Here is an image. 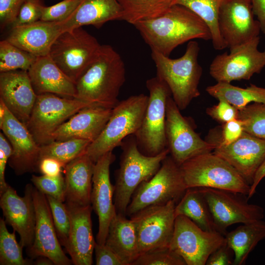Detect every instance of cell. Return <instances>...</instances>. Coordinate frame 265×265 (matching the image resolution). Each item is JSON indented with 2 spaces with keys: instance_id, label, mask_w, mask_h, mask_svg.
<instances>
[{
  "instance_id": "cell-1",
  "label": "cell",
  "mask_w": 265,
  "mask_h": 265,
  "mask_svg": "<svg viewBox=\"0 0 265 265\" xmlns=\"http://www.w3.org/2000/svg\"><path fill=\"white\" fill-rule=\"evenodd\" d=\"M151 50L169 56L178 46L195 39L211 40L207 24L187 8L173 4L161 15L133 25Z\"/></svg>"
},
{
  "instance_id": "cell-2",
  "label": "cell",
  "mask_w": 265,
  "mask_h": 265,
  "mask_svg": "<svg viewBox=\"0 0 265 265\" xmlns=\"http://www.w3.org/2000/svg\"><path fill=\"white\" fill-rule=\"evenodd\" d=\"M126 80L124 62L110 45H102L76 82V98L94 105L113 108Z\"/></svg>"
},
{
  "instance_id": "cell-3",
  "label": "cell",
  "mask_w": 265,
  "mask_h": 265,
  "mask_svg": "<svg viewBox=\"0 0 265 265\" xmlns=\"http://www.w3.org/2000/svg\"><path fill=\"white\" fill-rule=\"evenodd\" d=\"M151 51L157 76L167 85L179 108L185 109L200 95L198 85L202 68L198 61L200 51L198 43L192 40L189 41L184 55L176 59Z\"/></svg>"
},
{
  "instance_id": "cell-4",
  "label": "cell",
  "mask_w": 265,
  "mask_h": 265,
  "mask_svg": "<svg viewBox=\"0 0 265 265\" xmlns=\"http://www.w3.org/2000/svg\"><path fill=\"white\" fill-rule=\"evenodd\" d=\"M120 146L122 153L115 173L114 204L117 213L126 215L133 193L141 183L157 172L169 150L167 148L156 156L145 155L138 149L133 134L125 138Z\"/></svg>"
},
{
  "instance_id": "cell-5",
  "label": "cell",
  "mask_w": 265,
  "mask_h": 265,
  "mask_svg": "<svg viewBox=\"0 0 265 265\" xmlns=\"http://www.w3.org/2000/svg\"><path fill=\"white\" fill-rule=\"evenodd\" d=\"M180 167L187 188H212L247 196L249 193L250 185L244 178L226 160L213 152L193 157Z\"/></svg>"
},
{
  "instance_id": "cell-6",
  "label": "cell",
  "mask_w": 265,
  "mask_h": 265,
  "mask_svg": "<svg viewBox=\"0 0 265 265\" xmlns=\"http://www.w3.org/2000/svg\"><path fill=\"white\" fill-rule=\"evenodd\" d=\"M148 96L140 94L119 101L98 137L87 148L86 154L95 163L102 156L119 146L123 140L134 134L141 124Z\"/></svg>"
},
{
  "instance_id": "cell-7",
  "label": "cell",
  "mask_w": 265,
  "mask_h": 265,
  "mask_svg": "<svg viewBox=\"0 0 265 265\" xmlns=\"http://www.w3.org/2000/svg\"><path fill=\"white\" fill-rule=\"evenodd\" d=\"M146 84L149 92L148 104L140 126L133 135L140 151L155 156L167 148L166 108L172 95L167 85L157 76L148 80Z\"/></svg>"
},
{
  "instance_id": "cell-8",
  "label": "cell",
  "mask_w": 265,
  "mask_h": 265,
  "mask_svg": "<svg viewBox=\"0 0 265 265\" xmlns=\"http://www.w3.org/2000/svg\"><path fill=\"white\" fill-rule=\"evenodd\" d=\"M186 189L180 165L168 155L157 172L137 187L127 207L126 215L130 217L146 207L164 205L171 201L177 203Z\"/></svg>"
},
{
  "instance_id": "cell-9",
  "label": "cell",
  "mask_w": 265,
  "mask_h": 265,
  "mask_svg": "<svg viewBox=\"0 0 265 265\" xmlns=\"http://www.w3.org/2000/svg\"><path fill=\"white\" fill-rule=\"evenodd\" d=\"M77 98L61 97L51 93L37 95L26 125L41 146L53 141V133L81 109L94 106Z\"/></svg>"
},
{
  "instance_id": "cell-10",
  "label": "cell",
  "mask_w": 265,
  "mask_h": 265,
  "mask_svg": "<svg viewBox=\"0 0 265 265\" xmlns=\"http://www.w3.org/2000/svg\"><path fill=\"white\" fill-rule=\"evenodd\" d=\"M101 45L82 27L61 32L52 44L49 55L75 83L91 63Z\"/></svg>"
},
{
  "instance_id": "cell-11",
  "label": "cell",
  "mask_w": 265,
  "mask_h": 265,
  "mask_svg": "<svg viewBox=\"0 0 265 265\" xmlns=\"http://www.w3.org/2000/svg\"><path fill=\"white\" fill-rule=\"evenodd\" d=\"M225 243L223 234L204 230L188 217L179 215L176 216L169 248L186 265H205L211 254Z\"/></svg>"
},
{
  "instance_id": "cell-12",
  "label": "cell",
  "mask_w": 265,
  "mask_h": 265,
  "mask_svg": "<svg viewBox=\"0 0 265 265\" xmlns=\"http://www.w3.org/2000/svg\"><path fill=\"white\" fill-rule=\"evenodd\" d=\"M180 110L170 96L166 108L167 147L171 157L179 165L196 156L212 152L215 147L212 142L201 138Z\"/></svg>"
},
{
  "instance_id": "cell-13",
  "label": "cell",
  "mask_w": 265,
  "mask_h": 265,
  "mask_svg": "<svg viewBox=\"0 0 265 265\" xmlns=\"http://www.w3.org/2000/svg\"><path fill=\"white\" fill-rule=\"evenodd\" d=\"M176 204L171 201L164 205L149 206L130 217L136 229L139 255L169 247L174 232Z\"/></svg>"
},
{
  "instance_id": "cell-14",
  "label": "cell",
  "mask_w": 265,
  "mask_h": 265,
  "mask_svg": "<svg viewBox=\"0 0 265 265\" xmlns=\"http://www.w3.org/2000/svg\"><path fill=\"white\" fill-rule=\"evenodd\" d=\"M260 36L243 45L216 55L210 66V74L217 82L231 83L249 80L265 67V49L258 50Z\"/></svg>"
},
{
  "instance_id": "cell-15",
  "label": "cell",
  "mask_w": 265,
  "mask_h": 265,
  "mask_svg": "<svg viewBox=\"0 0 265 265\" xmlns=\"http://www.w3.org/2000/svg\"><path fill=\"white\" fill-rule=\"evenodd\" d=\"M204 197L218 231L225 235L226 228L237 223L263 219L264 209L249 204L240 193L212 188H199Z\"/></svg>"
},
{
  "instance_id": "cell-16",
  "label": "cell",
  "mask_w": 265,
  "mask_h": 265,
  "mask_svg": "<svg viewBox=\"0 0 265 265\" xmlns=\"http://www.w3.org/2000/svg\"><path fill=\"white\" fill-rule=\"evenodd\" d=\"M220 33L230 51L259 36L260 25L254 19L251 0H229L218 16Z\"/></svg>"
},
{
  "instance_id": "cell-17",
  "label": "cell",
  "mask_w": 265,
  "mask_h": 265,
  "mask_svg": "<svg viewBox=\"0 0 265 265\" xmlns=\"http://www.w3.org/2000/svg\"><path fill=\"white\" fill-rule=\"evenodd\" d=\"M33 199L36 212L34 238L32 246L26 249L30 259L45 256L55 265L73 264L65 254L57 237L52 212L46 195L33 186Z\"/></svg>"
},
{
  "instance_id": "cell-18",
  "label": "cell",
  "mask_w": 265,
  "mask_h": 265,
  "mask_svg": "<svg viewBox=\"0 0 265 265\" xmlns=\"http://www.w3.org/2000/svg\"><path fill=\"white\" fill-rule=\"evenodd\" d=\"M0 128L12 148L8 164L17 175L37 172L39 146L26 125L16 118L6 106Z\"/></svg>"
},
{
  "instance_id": "cell-19",
  "label": "cell",
  "mask_w": 265,
  "mask_h": 265,
  "mask_svg": "<svg viewBox=\"0 0 265 265\" xmlns=\"http://www.w3.org/2000/svg\"><path fill=\"white\" fill-rule=\"evenodd\" d=\"M33 186L26 185L24 195L19 196L10 186L0 195V207L6 224L11 226L20 238L23 248L32 245L36 224V212L33 199Z\"/></svg>"
},
{
  "instance_id": "cell-20",
  "label": "cell",
  "mask_w": 265,
  "mask_h": 265,
  "mask_svg": "<svg viewBox=\"0 0 265 265\" xmlns=\"http://www.w3.org/2000/svg\"><path fill=\"white\" fill-rule=\"evenodd\" d=\"M115 159L112 151L106 153L95 163L92 177L91 205L99 219L96 242L105 244L111 219L116 213L113 202L114 186L110 180L109 168Z\"/></svg>"
},
{
  "instance_id": "cell-21",
  "label": "cell",
  "mask_w": 265,
  "mask_h": 265,
  "mask_svg": "<svg viewBox=\"0 0 265 265\" xmlns=\"http://www.w3.org/2000/svg\"><path fill=\"white\" fill-rule=\"evenodd\" d=\"M212 142V152L229 163L250 185L265 161V139L244 132L235 142L227 145Z\"/></svg>"
},
{
  "instance_id": "cell-22",
  "label": "cell",
  "mask_w": 265,
  "mask_h": 265,
  "mask_svg": "<svg viewBox=\"0 0 265 265\" xmlns=\"http://www.w3.org/2000/svg\"><path fill=\"white\" fill-rule=\"evenodd\" d=\"M37 96L27 71L0 73V100L25 125L29 120Z\"/></svg>"
},
{
  "instance_id": "cell-23",
  "label": "cell",
  "mask_w": 265,
  "mask_h": 265,
  "mask_svg": "<svg viewBox=\"0 0 265 265\" xmlns=\"http://www.w3.org/2000/svg\"><path fill=\"white\" fill-rule=\"evenodd\" d=\"M66 204V203H65ZM70 217V230L65 247L73 264L91 265L96 242L94 238L91 217V205L85 206L66 204Z\"/></svg>"
},
{
  "instance_id": "cell-24",
  "label": "cell",
  "mask_w": 265,
  "mask_h": 265,
  "mask_svg": "<svg viewBox=\"0 0 265 265\" xmlns=\"http://www.w3.org/2000/svg\"><path fill=\"white\" fill-rule=\"evenodd\" d=\"M112 111V108L97 105L81 109L53 133V141L78 138L93 142L102 132Z\"/></svg>"
},
{
  "instance_id": "cell-25",
  "label": "cell",
  "mask_w": 265,
  "mask_h": 265,
  "mask_svg": "<svg viewBox=\"0 0 265 265\" xmlns=\"http://www.w3.org/2000/svg\"><path fill=\"white\" fill-rule=\"evenodd\" d=\"M27 72L37 95L51 93L76 98V83L60 69L49 54L37 57Z\"/></svg>"
},
{
  "instance_id": "cell-26",
  "label": "cell",
  "mask_w": 265,
  "mask_h": 265,
  "mask_svg": "<svg viewBox=\"0 0 265 265\" xmlns=\"http://www.w3.org/2000/svg\"><path fill=\"white\" fill-rule=\"evenodd\" d=\"M63 31L61 22L39 20L13 26L6 40L36 57L49 54L51 47Z\"/></svg>"
},
{
  "instance_id": "cell-27",
  "label": "cell",
  "mask_w": 265,
  "mask_h": 265,
  "mask_svg": "<svg viewBox=\"0 0 265 265\" xmlns=\"http://www.w3.org/2000/svg\"><path fill=\"white\" fill-rule=\"evenodd\" d=\"M94 164L84 153L65 165L63 172L66 204L79 206L91 205Z\"/></svg>"
},
{
  "instance_id": "cell-28",
  "label": "cell",
  "mask_w": 265,
  "mask_h": 265,
  "mask_svg": "<svg viewBox=\"0 0 265 265\" xmlns=\"http://www.w3.org/2000/svg\"><path fill=\"white\" fill-rule=\"evenodd\" d=\"M122 19L117 0H82L72 14L60 22L64 31L88 25L100 27L108 21Z\"/></svg>"
},
{
  "instance_id": "cell-29",
  "label": "cell",
  "mask_w": 265,
  "mask_h": 265,
  "mask_svg": "<svg viewBox=\"0 0 265 265\" xmlns=\"http://www.w3.org/2000/svg\"><path fill=\"white\" fill-rule=\"evenodd\" d=\"M116 213L109 223L105 245L120 259L123 265H132L139 256L137 235L132 221Z\"/></svg>"
},
{
  "instance_id": "cell-30",
  "label": "cell",
  "mask_w": 265,
  "mask_h": 265,
  "mask_svg": "<svg viewBox=\"0 0 265 265\" xmlns=\"http://www.w3.org/2000/svg\"><path fill=\"white\" fill-rule=\"evenodd\" d=\"M226 243L234 254L233 265L245 264L249 254L265 238V221L244 223L225 235Z\"/></svg>"
},
{
  "instance_id": "cell-31",
  "label": "cell",
  "mask_w": 265,
  "mask_h": 265,
  "mask_svg": "<svg viewBox=\"0 0 265 265\" xmlns=\"http://www.w3.org/2000/svg\"><path fill=\"white\" fill-rule=\"evenodd\" d=\"M175 214L176 216L182 215L188 217L204 230L219 232L199 188H187L176 204Z\"/></svg>"
},
{
  "instance_id": "cell-32",
  "label": "cell",
  "mask_w": 265,
  "mask_h": 265,
  "mask_svg": "<svg viewBox=\"0 0 265 265\" xmlns=\"http://www.w3.org/2000/svg\"><path fill=\"white\" fill-rule=\"evenodd\" d=\"M206 90L211 96L224 100L240 110L250 103H265V88L253 84L246 88L234 86L231 83L217 82L208 86Z\"/></svg>"
},
{
  "instance_id": "cell-33",
  "label": "cell",
  "mask_w": 265,
  "mask_h": 265,
  "mask_svg": "<svg viewBox=\"0 0 265 265\" xmlns=\"http://www.w3.org/2000/svg\"><path fill=\"white\" fill-rule=\"evenodd\" d=\"M229 0H174L173 4L184 6L200 17L208 26L214 49L222 50L227 48L220 33L218 16L221 7Z\"/></svg>"
},
{
  "instance_id": "cell-34",
  "label": "cell",
  "mask_w": 265,
  "mask_h": 265,
  "mask_svg": "<svg viewBox=\"0 0 265 265\" xmlns=\"http://www.w3.org/2000/svg\"><path fill=\"white\" fill-rule=\"evenodd\" d=\"M123 11V20L135 25L157 17L173 5L174 0H117Z\"/></svg>"
},
{
  "instance_id": "cell-35",
  "label": "cell",
  "mask_w": 265,
  "mask_h": 265,
  "mask_svg": "<svg viewBox=\"0 0 265 265\" xmlns=\"http://www.w3.org/2000/svg\"><path fill=\"white\" fill-rule=\"evenodd\" d=\"M91 143L88 140L78 138L53 141L40 146V159L45 157L52 158L66 165L84 154Z\"/></svg>"
},
{
  "instance_id": "cell-36",
  "label": "cell",
  "mask_w": 265,
  "mask_h": 265,
  "mask_svg": "<svg viewBox=\"0 0 265 265\" xmlns=\"http://www.w3.org/2000/svg\"><path fill=\"white\" fill-rule=\"evenodd\" d=\"M36 58L6 39L0 42V73L18 70L27 71Z\"/></svg>"
},
{
  "instance_id": "cell-37",
  "label": "cell",
  "mask_w": 265,
  "mask_h": 265,
  "mask_svg": "<svg viewBox=\"0 0 265 265\" xmlns=\"http://www.w3.org/2000/svg\"><path fill=\"white\" fill-rule=\"evenodd\" d=\"M4 218H0V265H29L33 264L31 259H25L23 247L17 241L15 232L10 233Z\"/></svg>"
},
{
  "instance_id": "cell-38",
  "label": "cell",
  "mask_w": 265,
  "mask_h": 265,
  "mask_svg": "<svg viewBox=\"0 0 265 265\" xmlns=\"http://www.w3.org/2000/svg\"><path fill=\"white\" fill-rule=\"evenodd\" d=\"M244 132L265 139V103H254L238 110Z\"/></svg>"
},
{
  "instance_id": "cell-39",
  "label": "cell",
  "mask_w": 265,
  "mask_h": 265,
  "mask_svg": "<svg viewBox=\"0 0 265 265\" xmlns=\"http://www.w3.org/2000/svg\"><path fill=\"white\" fill-rule=\"evenodd\" d=\"M52 214L57 237L62 246L65 247L70 230V217L64 202L49 195H46Z\"/></svg>"
},
{
  "instance_id": "cell-40",
  "label": "cell",
  "mask_w": 265,
  "mask_h": 265,
  "mask_svg": "<svg viewBox=\"0 0 265 265\" xmlns=\"http://www.w3.org/2000/svg\"><path fill=\"white\" fill-rule=\"evenodd\" d=\"M132 265H186L183 258L169 247L155 249L140 255Z\"/></svg>"
},
{
  "instance_id": "cell-41",
  "label": "cell",
  "mask_w": 265,
  "mask_h": 265,
  "mask_svg": "<svg viewBox=\"0 0 265 265\" xmlns=\"http://www.w3.org/2000/svg\"><path fill=\"white\" fill-rule=\"evenodd\" d=\"M31 181L34 186L45 195L65 202V183L62 174L56 176L33 175Z\"/></svg>"
},
{
  "instance_id": "cell-42",
  "label": "cell",
  "mask_w": 265,
  "mask_h": 265,
  "mask_svg": "<svg viewBox=\"0 0 265 265\" xmlns=\"http://www.w3.org/2000/svg\"><path fill=\"white\" fill-rule=\"evenodd\" d=\"M82 0H63L49 6L42 5L40 20L48 22H62L76 9Z\"/></svg>"
},
{
  "instance_id": "cell-43",
  "label": "cell",
  "mask_w": 265,
  "mask_h": 265,
  "mask_svg": "<svg viewBox=\"0 0 265 265\" xmlns=\"http://www.w3.org/2000/svg\"><path fill=\"white\" fill-rule=\"evenodd\" d=\"M43 5L39 0H27L21 6L13 26L34 23L40 20Z\"/></svg>"
},
{
  "instance_id": "cell-44",
  "label": "cell",
  "mask_w": 265,
  "mask_h": 265,
  "mask_svg": "<svg viewBox=\"0 0 265 265\" xmlns=\"http://www.w3.org/2000/svg\"><path fill=\"white\" fill-rule=\"evenodd\" d=\"M206 109L207 114L214 120L223 124L238 118V110L224 100Z\"/></svg>"
},
{
  "instance_id": "cell-45",
  "label": "cell",
  "mask_w": 265,
  "mask_h": 265,
  "mask_svg": "<svg viewBox=\"0 0 265 265\" xmlns=\"http://www.w3.org/2000/svg\"><path fill=\"white\" fill-rule=\"evenodd\" d=\"M27 0H0L1 29L15 21L22 5Z\"/></svg>"
},
{
  "instance_id": "cell-46",
  "label": "cell",
  "mask_w": 265,
  "mask_h": 265,
  "mask_svg": "<svg viewBox=\"0 0 265 265\" xmlns=\"http://www.w3.org/2000/svg\"><path fill=\"white\" fill-rule=\"evenodd\" d=\"M244 132L242 122L238 118L223 124L221 137L213 141L221 145H227L238 139Z\"/></svg>"
},
{
  "instance_id": "cell-47",
  "label": "cell",
  "mask_w": 265,
  "mask_h": 265,
  "mask_svg": "<svg viewBox=\"0 0 265 265\" xmlns=\"http://www.w3.org/2000/svg\"><path fill=\"white\" fill-rule=\"evenodd\" d=\"M12 153V148L9 141L4 135L0 133V195L6 190L9 185L5 179V171L8 160Z\"/></svg>"
},
{
  "instance_id": "cell-48",
  "label": "cell",
  "mask_w": 265,
  "mask_h": 265,
  "mask_svg": "<svg viewBox=\"0 0 265 265\" xmlns=\"http://www.w3.org/2000/svg\"><path fill=\"white\" fill-rule=\"evenodd\" d=\"M94 251L97 265H123L118 256L105 244L96 242Z\"/></svg>"
},
{
  "instance_id": "cell-49",
  "label": "cell",
  "mask_w": 265,
  "mask_h": 265,
  "mask_svg": "<svg viewBox=\"0 0 265 265\" xmlns=\"http://www.w3.org/2000/svg\"><path fill=\"white\" fill-rule=\"evenodd\" d=\"M65 165L60 161L49 157L40 159L38 171L42 175L56 176L62 174Z\"/></svg>"
},
{
  "instance_id": "cell-50",
  "label": "cell",
  "mask_w": 265,
  "mask_h": 265,
  "mask_svg": "<svg viewBox=\"0 0 265 265\" xmlns=\"http://www.w3.org/2000/svg\"><path fill=\"white\" fill-rule=\"evenodd\" d=\"M232 251L226 243L211 254L207 261L206 265H233V261H232L231 256V251Z\"/></svg>"
},
{
  "instance_id": "cell-51",
  "label": "cell",
  "mask_w": 265,
  "mask_h": 265,
  "mask_svg": "<svg viewBox=\"0 0 265 265\" xmlns=\"http://www.w3.org/2000/svg\"><path fill=\"white\" fill-rule=\"evenodd\" d=\"M254 15L260 25L261 31L265 34V0H251Z\"/></svg>"
},
{
  "instance_id": "cell-52",
  "label": "cell",
  "mask_w": 265,
  "mask_h": 265,
  "mask_svg": "<svg viewBox=\"0 0 265 265\" xmlns=\"http://www.w3.org/2000/svg\"><path fill=\"white\" fill-rule=\"evenodd\" d=\"M265 177V161L257 170L252 184L250 186L249 193L248 195V199L250 198L256 193V188L262 180Z\"/></svg>"
},
{
  "instance_id": "cell-53",
  "label": "cell",
  "mask_w": 265,
  "mask_h": 265,
  "mask_svg": "<svg viewBox=\"0 0 265 265\" xmlns=\"http://www.w3.org/2000/svg\"><path fill=\"white\" fill-rule=\"evenodd\" d=\"M33 262V265H53V262L49 258L45 256H39Z\"/></svg>"
}]
</instances>
